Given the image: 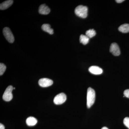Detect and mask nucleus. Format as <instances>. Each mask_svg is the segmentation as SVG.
<instances>
[{
    "mask_svg": "<svg viewBox=\"0 0 129 129\" xmlns=\"http://www.w3.org/2000/svg\"><path fill=\"white\" fill-rule=\"evenodd\" d=\"M67 100V96L63 93H61L54 98L53 102L56 105H60L64 103Z\"/></svg>",
    "mask_w": 129,
    "mask_h": 129,
    "instance_id": "nucleus-5",
    "label": "nucleus"
},
{
    "mask_svg": "<svg viewBox=\"0 0 129 129\" xmlns=\"http://www.w3.org/2000/svg\"><path fill=\"white\" fill-rule=\"evenodd\" d=\"M96 33L94 29H90L88 30L86 32V35L90 39L95 36Z\"/></svg>",
    "mask_w": 129,
    "mask_h": 129,
    "instance_id": "nucleus-15",
    "label": "nucleus"
},
{
    "mask_svg": "<svg viewBox=\"0 0 129 129\" xmlns=\"http://www.w3.org/2000/svg\"><path fill=\"white\" fill-rule=\"evenodd\" d=\"M118 30L123 33H127L129 32V24H122L118 28Z\"/></svg>",
    "mask_w": 129,
    "mask_h": 129,
    "instance_id": "nucleus-13",
    "label": "nucleus"
},
{
    "mask_svg": "<svg viewBox=\"0 0 129 129\" xmlns=\"http://www.w3.org/2000/svg\"><path fill=\"white\" fill-rule=\"evenodd\" d=\"M42 29L45 32L48 34L52 35L53 34V30L51 28L50 25L48 24H44L42 26Z\"/></svg>",
    "mask_w": 129,
    "mask_h": 129,
    "instance_id": "nucleus-12",
    "label": "nucleus"
},
{
    "mask_svg": "<svg viewBox=\"0 0 129 129\" xmlns=\"http://www.w3.org/2000/svg\"><path fill=\"white\" fill-rule=\"evenodd\" d=\"M89 39L86 35H81L80 37V42L83 45H86L89 42Z\"/></svg>",
    "mask_w": 129,
    "mask_h": 129,
    "instance_id": "nucleus-14",
    "label": "nucleus"
},
{
    "mask_svg": "<svg viewBox=\"0 0 129 129\" xmlns=\"http://www.w3.org/2000/svg\"><path fill=\"white\" fill-rule=\"evenodd\" d=\"M6 69V67L4 63H0V75H3Z\"/></svg>",
    "mask_w": 129,
    "mask_h": 129,
    "instance_id": "nucleus-16",
    "label": "nucleus"
},
{
    "mask_svg": "<svg viewBox=\"0 0 129 129\" xmlns=\"http://www.w3.org/2000/svg\"><path fill=\"white\" fill-rule=\"evenodd\" d=\"M124 95L125 97L129 98V89L125 90L124 92Z\"/></svg>",
    "mask_w": 129,
    "mask_h": 129,
    "instance_id": "nucleus-18",
    "label": "nucleus"
},
{
    "mask_svg": "<svg viewBox=\"0 0 129 129\" xmlns=\"http://www.w3.org/2000/svg\"><path fill=\"white\" fill-rule=\"evenodd\" d=\"M110 51L113 55L115 56H118L120 55V48L118 44L116 43H113L111 44Z\"/></svg>",
    "mask_w": 129,
    "mask_h": 129,
    "instance_id": "nucleus-6",
    "label": "nucleus"
},
{
    "mask_svg": "<svg viewBox=\"0 0 129 129\" xmlns=\"http://www.w3.org/2000/svg\"><path fill=\"white\" fill-rule=\"evenodd\" d=\"M15 88H13V89H15Z\"/></svg>",
    "mask_w": 129,
    "mask_h": 129,
    "instance_id": "nucleus-22",
    "label": "nucleus"
},
{
    "mask_svg": "<svg viewBox=\"0 0 129 129\" xmlns=\"http://www.w3.org/2000/svg\"><path fill=\"white\" fill-rule=\"evenodd\" d=\"M13 2V1L12 0H9L4 2L2 3H1L0 5V9L2 10L7 9L12 6Z\"/></svg>",
    "mask_w": 129,
    "mask_h": 129,
    "instance_id": "nucleus-10",
    "label": "nucleus"
},
{
    "mask_svg": "<svg viewBox=\"0 0 129 129\" xmlns=\"http://www.w3.org/2000/svg\"><path fill=\"white\" fill-rule=\"evenodd\" d=\"M0 129H5V126L2 123L0 124Z\"/></svg>",
    "mask_w": 129,
    "mask_h": 129,
    "instance_id": "nucleus-19",
    "label": "nucleus"
},
{
    "mask_svg": "<svg viewBox=\"0 0 129 129\" xmlns=\"http://www.w3.org/2000/svg\"><path fill=\"white\" fill-rule=\"evenodd\" d=\"M124 1V0H117V1H115L116 2L119 3L123 2Z\"/></svg>",
    "mask_w": 129,
    "mask_h": 129,
    "instance_id": "nucleus-20",
    "label": "nucleus"
},
{
    "mask_svg": "<svg viewBox=\"0 0 129 129\" xmlns=\"http://www.w3.org/2000/svg\"><path fill=\"white\" fill-rule=\"evenodd\" d=\"M95 99V92L94 90L89 87L87 90V107L89 108L94 103Z\"/></svg>",
    "mask_w": 129,
    "mask_h": 129,
    "instance_id": "nucleus-1",
    "label": "nucleus"
},
{
    "mask_svg": "<svg viewBox=\"0 0 129 129\" xmlns=\"http://www.w3.org/2000/svg\"><path fill=\"white\" fill-rule=\"evenodd\" d=\"M101 129H109L108 128H107V127H103V128H102Z\"/></svg>",
    "mask_w": 129,
    "mask_h": 129,
    "instance_id": "nucleus-21",
    "label": "nucleus"
},
{
    "mask_svg": "<svg viewBox=\"0 0 129 129\" xmlns=\"http://www.w3.org/2000/svg\"><path fill=\"white\" fill-rule=\"evenodd\" d=\"M75 13L76 16L81 18H85L88 16V7L82 5H80L76 8L75 10Z\"/></svg>",
    "mask_w": 129,
    "mask_h": 129,
    "instance_id": "nucleus-2",
    "label": "nucleus"
},
{
    "mask_svg": "<svg viewBox=\"0 0 129 129\" xmlns=\"http://www.w3.org/2000/svg\"><path fill=\"white\" fill-rule=\"evenodd\" d=\"M53 84V81L48 78H42L39 81L40 86L42 87H47L50 86Z\"/></svg>",
    "mask_w": 129,
    "mask_h": 129,
    "instance_id": "nucleus-7",
    "label": "nucleus"
},
{
    "mask_svg": "<svg viewBox=\"0 0 129 129\" xmlns=\"http://www.w3.org/2000/svg\"><path fill=\"white\" fill-rule=\"evenodd\" d=\"M89 72L91 73L94 75H100L103 72V70L97 66H93L90 67L89 69Z\"/></svg>",
    "mask_w": 129,
    "mask_h": 129,
    "instance_id": "nucleus-8",
    "label": "nucleus"
},
{
    "mask_svg": "<svg viewBox=\"0 0 129 129\" xmlns=\"http://www.w3.org/2000/svg\"><path fill=\"white\" fill-rule=\"evenodd\" d=\"M26 122L27 125L28 126H34L37 124V120L34 117H29L26 119Z\"/></svg>",
    "mask_w": 129,
    "mask_h": 129,
    "instance_id": "nucleus-11",
    "label": "nucleus"
},
{
    "mask_svg": "<svg viewBox=\"0 0 129 129\" xmlns=\"http://www.w3.org/2000/svg\"><path fill=\"white\" fill-rule=\"evenodd\" d=\"M123 123L126 127L129 129V118L127 117L124 118L123 120Z\"/></svg>",
    "mask_w": 129,
    "mask_h": 129,
    "instance_id": "nucleus-17",
    "label": "nucleus"
},
{
    "mask_svg": "<svg viewBox=\"0 0 129 129\" xmlns=\"http://www.w3.org/2000/svg\"><path fill=\"white\" fill-rule=\"evenodd\" d=\"M13 89V87L11 85L9 86L7 88L3 96V99L4 101L9 102L12 99L13 96L12 92Z\"/></svg>",
    "mask_w": 129,
    "mask_h": 129,
    "instance_id": "nucleus-3",
    "label": "nucleus"
},
{
    "mask_svg": "<svg viewBox=\"0 0 129 129\" xmlns=\"http://www.w3.org/2000/svg\"><path fill=\"white\" fill-rule=\"evenodd\" d=\"M3 34L8 41L12 43L14 42V38L11 29L8 27H5L3 29Z\"/></svg>",
    "mask_w": 129,
    "mask_h": 129,
    "instance_id": "nucleus-4",
    "label": "nucleus"
},
{
    "mask_svg": "<svg viewBox=\"0 0 129 129\" xmlns=\"http://www.w3.org/2000/svg\"><path fill=\"white\" fill-rule=\"evenodd\" d=\"M39 12L40 14L43 15H47L50 13V9L46 5L43 4L40 6Z\"/></svg>",
    "mask_w": 129,
    "mask_h": 129,
    "instance_id": "nucleus-9",
    "label": "nucleus"
}]
</instances>
